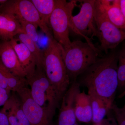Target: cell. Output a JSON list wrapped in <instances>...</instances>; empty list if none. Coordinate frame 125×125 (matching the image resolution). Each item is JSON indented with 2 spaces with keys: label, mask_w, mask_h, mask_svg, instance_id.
Listing matches in <instances>:
<instances>
[{
  "label": "cell",
  "mask_w": 125,
  "mask_h": 125,
  "mask_svg": "<svg viewBox=\"0 0 125 125\" xmlns=\"http://www.w3.org/2000/svg\"><path fill=\"white\" fill-rule=\"evenodd\" d=\"M118 52H112L98 58L81 74L79 84L95 92L112 105L118 88L117 70Z\"/></svg>",
  "instance_id": "6da1fadb"
},
{
  "label": "cell",
  "mask_w": 125,
  "mask_h": 125,
  "mask_svg": "<svg viewBox=\"0 0 125 125\" xmlns=\"http://www.w3.org/2000/svg\"><path fill=\"white\" fill-rule=\"evenodd\" d=\"M48 39L43 52V68L60 101L68 89L70 80L62 58V47L53 37Z\"/></svg>",
  "instance_id": "7a4b0ae2"
},
{
  "label": "cell",
  "mask_w": 125,
  "mask_h": 125,
  "mask_svg": "<svg viewBox=\"0 0 125 125\" xmlns=\"http://www.w3.org/2000/svg\"><path fill=\"white\" fill-rule=\"evenodd\" d=\"M99 50L93 44L74 40L67 48L62 47L63 61L70 80L77 77L96 62Z\"/></svg>",
  "instance_id": "3957f363"
},
{
  "label": "cell",
  "mask_w": 125,
  "mask_h": 125,
  "mask_svg": "<svg viewBox=\"0 0 125 125\" xmlns=\"http://www.w3.org/2000/svg\"><path fill=\"white\" fill-rule=\"evenodd\" d=\"M76 1H67L56 0L55 6L49 20V27L53 38L63 47L67 48L71 42L70 39V23Z\"/></svg>",
  "instance_id": "277c9868"
},
{
  "label": "cell",
  "mask_w": 125,
  "mask_h": 125,
  "mask_svg": "<svg viewBox=\"0 0 125 125\" xmlns=\"http://www.w3.org/2000/svg\"><path fill=\"white\" fill-rule=\"evenodd\" d=\"M26 79L34 101L40 106L55 112L60 101L43 68H36L33 74Z\"/></svg>",
  "instance_id": "5b68a950"
},
{
  "label": "cell",
  "mask_w": 125,
  "mask_h": 125,
  "mask_svg": "<svg viewBox=\"0 0 125 125\" xmlns=\"http://www.w3.org/2000/svg\"><path fill=\"white\" fill-rule=\"evenodd\" d=\"M0 12L32 23L39 27L48 38L53 37L50 27L43 22L31 0H7L0 5Z\"/></svg>",
  "instance_id": "8992f818"
},
{
  "label": "cell",
  "mask_w": 125,
  "mask_h": 125,
  "mask_svg": "<svg viewBox=\"0 0 125 125\" xmlns=\"http://www.w3.org/2000/svg\"><path fill=\"white\" fill-rule=\"evenodd\" d=\"M94 19L97 37L101 42L100 49L107 54L109 49H115L125 40V31L111 23L95 3Z\"/></svg>",
  "instance_id": "52a82bcc"
},
{
  "label": "cell",
  "mask_w": 125,
  "mask_h": 125,
  "mask_svg": "<svg viewBox=\"0 0 125 125\" xmlns=\"http://www.w3.org/2000/svg\"><path fill=\"white\" fill-rule=\"evenodd\" d=\"M81 2L80 11L76 15H72L70 23V29L82 36L87 42L93 44L89 37H97L94 22V11L96 0L79 1Z\"/></svg>",
  "instance_id": "ba28073f"
},
{
  "label": "cell",
  "mask_w": 125,
  "mask_h": 125,
  "mask_svg": "<svg viewBox=\"0 0 125 125\" xmlns=\"http://www.w3.org/2000/svg\"><path fill=\"white\" fill-rule=\"evenodd\" d=\"M30 125H52L55 112L40 106L31 97L28 85L16 92Z\"/></svg>",
  "instance_id": "9c48e42d"
},
{
  "label": "cell",
  "mask_w": 125,
  "mask_h": 125,
  "mask_svg": "<svg viewBox=\"0 0 125 125\" xmlns=\"http://www.w3.org/2000/svg\"><path fill=\"white\" fill-rule=\"evenodd\" d=\"M80 86L79 83L74 81L64 94L59 111L58 125H74L76 123L75 103L76 94L80 92Z\"/></svg>",
  "instance_id": "30bf717a"
},
{
  "label": "cell",
  "mask_w": 125,
  "mask_h": 125,
  "mask_svg": "<svg viewBox=\"0 0 125 125\" xmlns=\"http://www.w3.org/2000/svg\"><path fill=\"white\" fill-rule=\"evenodd\" d=\"M0 61L3 66L14 75L26 78L27 75L10 41H2L0 43Z\"/></svg>",
  "instance_id": "8fae6325"
},
{
  "label": "cell",
  "mask_w": 125,
  "mask_h": 125,
  "mask_svg": "<svg viewBox=\"0 0 125 125\" xmlns=\"http://www.w3.org/2000/svg\"><path fill=\"white\" fill-rule=\"evenodd\" d=\"M21 66L27 75L26 79L34 73L37 63L35 57L25 44L16 38L10 40Z\"/></svg>",
  "instance_id": "7c38bea8"
},
{
  "label": "cell",
  "mask_w": 125,
  "mask_h": 125,
  "mask_svg": "<svg viewBox=\"0 0 125 125\" xmlns=\"http://www.w3.org/2000/svg\"><path fill=\"white\" fill-rule=\"evenodd\" d=\"M120 0H96L95 5L105 14L108 20L122 30L125 29V16L119 7Z\"/></svg>",
  "instance_id": "4fadbf2b"
},
{
  "label": "cell",
  "mask_w": 125,
  "mask_h": 125,
  "mask_svg": "<svg viewBox=\"0 0 125 125\" xmlns=\"http://www.w3.org/2000/svg\"><path fill=\"white\" fill-rule=\"evenodd\" d=\"M22 32L19 20L14 16L0 12V38L10 41Z\"/></svg>",
  "instance_id": "5bb4252c"
},
{
  "label": "cell",
  "mask_w": 125,
  "mask_h": 125,
  "mask_svg": "<svg viewBox=\"0 0 125 125\" xmlns=\"http://www.w3.org/2000/svg\"><path fill=\"white\" fill-rule=\"evenodd\" d=\"M75 114L76 119L81 122L88 123L92 121L91 100L89 94L84 92H79L75 97Z\"/></svg>",
  "instance_id": "9a60e30c"
},
{
  "label": "cell",
  "mask_w": 125,
  "mask_h": 125,
  "mask_svg": "<svg viewBox=\"0 0 125 125\" xmlns=\"http://www.w3.org/2000/svg\"><path fill=\"white\" fill-rule=\"evenodd\" d=\"M91 100L92 111V121L94 124L99 123L104 119L111 110L112 105L95 92L88 91Z\"/></svg>",
  "instance_id": "2e32d148"
},
{
  "label": "cell",
  "mask_w": 125,
  "mask_h": 125,
  "mask_svg": "<svg viewBox=\"0 0 125 125\" xmlns=\"http://www.w3.org/2000/svg\"><path fill=\"white\" fill-rule=\"evenodd\" d=\"M10 110L15 115L19 125H30L23 111L19 98L13 94L4 105V107Z\"/></svg>",
  "instance_id": "e0dca14e"
},
{
  "label": "cell",
  "mask_w": 125,
  "mask_h": 125,
  "mask_svg": "<svg viewBox=\"0 0 125 125\" xmlns=\"http://www.w3.org/2000/svg\"><path fill=\"white\" fill-rule=\"evenodd\" d=\"M31 1L43 22L50 27L49 18L55 8L56 0H31Z\"/></svg>",
  "instance_id": "ac0fdd59"
},
{
  "label": "cell",
  "mask_w": 125,
  "mask_h": 125,
  "mask_svg": "<svg viewBox=\"0 0 125 125\" xmlns=\"http://www.w3.org/2000/svg\"><path fill=\"white\" fill-rule=\"evenodd\" d=\"M25 45L35 57L37 63L36 68L42 69L43 52L38 46L37 43L34 42L24 33L21 32L16 36Z\"/></svg>",
  "instance_id": "d6986e66"
},
{
  "label": "cell",
  "mask_w": 125,
  "mask_h": 125,
  "mask_svg": "<svg viewBox=\"0 0 125 125\" xmlns=\"http://www.w3.org/2000/svg\"><path fill=\"white\" fill-rule=\"evenodd\" d=\"M0 67L4 74L6 82L10 91L16 93L19 90L28 85L26 78H21L14 75L3 66L0 61Z\"/></svg>",
  "instance_id": "ffe728a7"
},
{
  "label": "cell",
  "mask_w": 125,
  "mask_h": 125,
  "mask_svg": "<svg viewBox=\"0 0 125 125\" xmlns=\"http://www.w3.org/2000/svg\"><path fill=\"white\" fill-rule=\"evenodd\" d=\"M118 88L123 89L125 87V49L123 47L118 52L117 70Z\"/></svg>",
  "instance_id": "44dd1931"
},
{
  "label": "cell",
  "mask_w": 125,
  "mask_h": 125,
  "mask_svg": "<svg viewBox=\"0 0 125 125\" xmlns=\"http://www.w3.org/2000/svg\"><path fill=\"white\" fill-rule=\"evenodd\" d=\"M18 20L21 27V32L27 35L34 42L37 43L39 39V35L37 31L38 27L32 23L22 20Z\"/></svg>",
  "instance_id": "7402d4cb"
},
{
  "label": "cell",
  "mask_w": 125,
  "mask_h": 125,
  "mask_svg": "<svg viewBox=\"0 0 125 125\" xmlns=\"http://www.w3.org/2000/svg\"><path fill=\"white\" fill-rule=\"evenodd\" d=\"M113 110L115 115L118 125H125V106L122 108L118 107L114 104L111 108Z\"/></svg>",
  "instance_id": "603a6c76"
},
{
  "label": "cell",
  "mask_w": 125,
  "mask_h": 125,
  "mask_svg": "<svg viewBox=\"0 0 125 125\" xmlns=\"http://www.w3.org/2000/svg\"><path fill=\"white\" fill-rule=\"evenodd\" d=\"M10 91L0 87V107L4 106L10 97Z\"/></svg>",
  "instance_id": "cb8c5ba5"
},
{
  "label": "cell",
  "mask_w": 125,
  "mask_h": 125,
  "mask_svg": "<svg viewBox=\"0 0 125 125\" xmlns=\"http://www.w3.org/2000/svg\"><path fill=\"white\" fill-rule=\"evenodd\" d=\"M94 125H118L114 117H108L106 119H104L99 123L94 124Z\"/></svg>",
  "instance_id": "d4e9b609"
},
{
  "label": "cell",
  "mask_w": 125,
  "mask_h": 125,
  "mask_svg": "<svg viewBox=\"0 0 125 125\" xmlns=\"http://www.w3.org/2000/svg\"><path fill=\"white\" fill-rule=\"evenodd\" d=\"M0 125H10L7 116L2 112H0Z\"/></svg>",
  "instance_id": "484cf974"
},
{
  "label": "cell",
  "mask_w": 125,
  "mask_h": 125,
  "mask_svg": "<svg viewBox=\"0 0 125 125\" xmlns=\"http://www.w3.org/2000/svg\"><path fill=\"white\" fill-rule=\"evenodd\" d=\"M119 7L123 15L125 16V0H120L119 1Z\"/></svg>",
  "instance_id": "4316f807"
},
{
  "label": "cell",
  "mask_w": 125,
  "mask_h": 125,
  "mask_svg": "<svg viewBox=\"0 0 125 125\" xmlns=\"http://www.w3.org/2000/svg\"><path fill=\"white\" fill-rule=\"evenodd\" d=\"M7 0H0V5L5 2Z\"/></svg>",
  "instance_id": "83f0119b"
},
{
  "label": "cell",
  "mask_w": 125,
  "mask_h": 125,
  "mask_svg": "<svg viewBox=\"0 0 125 125\" xmlns=\"http://www.w3.org/2000/svg\"><path fill=\"white\" fill-rule=\"evenodd\" d=\"M76 125V124H75V125Z\"/></svg>",
  "instance_id": "f1b7e54d"
}]
</instances>
